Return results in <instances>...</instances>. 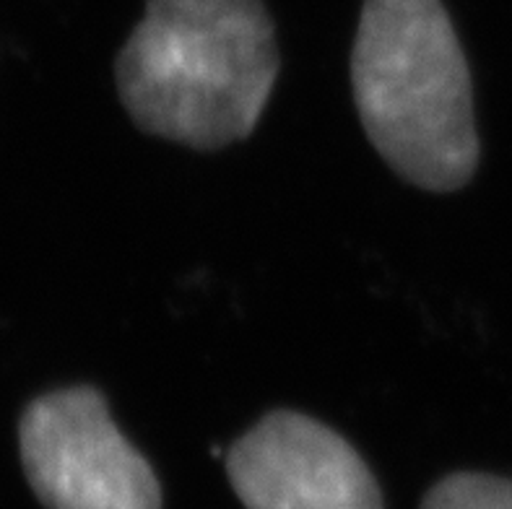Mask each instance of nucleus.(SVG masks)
<instances>
[{"instance_id": "nucleus-3", "label": "nucleus", "mask_w": 512, "mask_h": 509, "mask_svg": "<svg viewBox=\"0 0 512 509\" xmlns=\"http://www.w3.org/2000/svg\"><path fill=\"white\" fill-rule=\"evenodd\" d=\"M19 450L45 509H162L154 468L120 434L97 387L34 398L21 413Z\"/></svg>"}, {"instance_id": "nucleus-2", "label": "nucleus", "mask_w": 512, "mask_h": 509, "mask_svg": "<svg viewBox=\"0 0 512 509\" xmlns=\"http://www.w3.org/2000/svg\"><path fill=\"white\" fill-rule=\"evenodd\" d=\"M351 89L364 133L401 180L429 193L471 182L474 84L442 0H364Z\"/></svg>"}, {"instance_id": "nucleus-5", "label": "nucleus", "mask_w": 512, "mask_h": 509, "mask_svg": "<svg viewBox=\"0 0 512 509\" xmlns=\"http://www.w3.org/2000/svg\"><path fill=\"white\" fill-rule=\"evenodd\" d=\"M422 509H512V481L489 473H453L429 489Z\"/></svg>"}, {"instance_id": "nucleus-4", "label": "nucleus", "mask_w": 512, "mask_h": 509, "mask_svg": "<svg viewBox=\"0 0 512 509\" xmlns=\"http://www.w3.org/2000/svg\"><path fill=\"white\" fill-rule=\"evenodd\" d=\"M227 473L245 509H383L359 452L331 426L273 411L227 452Z\"/></svg>"}, {"instance_id": "nucleus-1", "label": "nucleus", "mask_w": 512, "mask_h": 509, "mask_svg": "<svg viewBox=\"0 0 512 509\" xmlns=\"http://www.w3.org/2000/svg\"><path fill=\"white\" fill-rule=\"evenodd\" d=\"M276 76L279 47L263 0H149L115 60L130 120L198 151L245 141Z\"/></svg>"}]
</instances>
